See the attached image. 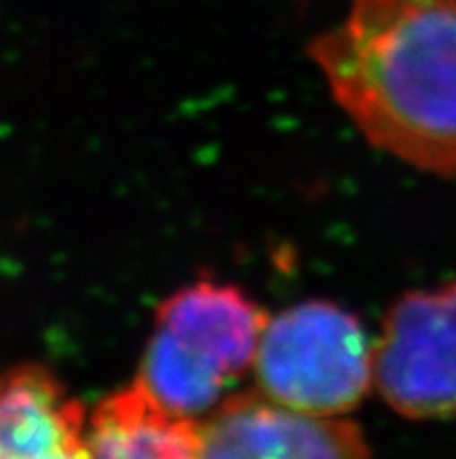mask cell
Masks as SVG:
<instances>
[{
  "instance_id": "obj_1",
  "label": "cell",
  "mask_w": 456,
  "mask_h": 459,
  "mask_svg": "<svg viewBox=\"0 0 456 459\" xmlns=\"http://www.w3.org/2000/svg\"><path fill=\"white\" fill-rule=\"evenodd\" d=\"M307 54L370 145L456 180V0H349Z\"/></svg>"
},
{
  "instance_id": "obj_2",
  "label": "cell",
  "mask_w": 456,
  "mask_h": 459,
  "mask_svg": "<svg viewBox=\"0 0 456 459\" xmlns=\"http://www.w3.org/2000/svg\"><path fill=\"white\" fill-rule=\"evenodd\" d=\"M268 315L233 285L201 280L161 301L138 378L166 411L202 420L254 368Z\"/></svg>"
},
{
  "instance_id": "obj_3",
  "label": "cell",
  "mask_w": 456,
  "mask_h": 459,
  "mask_svg": "<svg viewBox=\"0 0 456 459\" xmlns=\"http://www.w3.org/2000/svg\"><path fill=\"white\" fill-rule=\"evenodd\" d=\"M252 371L280 406L340 418L373 390V341L338 303H296L268 317Z\"/></svg>"
},
{
  "instance_id": "obj_4",
  "label": "cell",
  "mask_w": 456,
  "mask_h": 459,
  "mask_svg": "<svg viewBox=\"0 0 456 459\" xmlns=\"http://www.w3.org/2000/svg\"><path fill=\"white\" fill-rule=\"evenodd\" d=\"M373 387L403 418L456 415V280L389 308L373 343Z\"/></svg>"
},
{
  "instance_id": "obj_5",
  "label": "cell",
  "mask_w": 456,
  "mask_h": 459,
  "mask_svg": "<svg viewBox=\"0 0 456 459\" xmlns=\"http://www.w3.org/2000/svg\"><path fill=\"white\" fill-rule=\"evenodd\" d=\"M201 459H368L358 425L280 406L261 392L226 396L201 420Z\"/></svg>"
},
{
  "instance_id": "obj_6",
  "label": "cell",
  "mask_w": 456,
  "mask_h": 459,
  "mask_svg": "<svg viewBox=\"0 0 456 459\" xmlns=\"http://www.w3.org/2000/svg\"><path fill=\"white\" fill-rule=\"evenodd\" d=\"M87 418L47 368H0V459H87Z\"/></svg>"
},
{
  "instance_id": "obj_7",
  "label": "cell",
  "mask_w": 456,
  "mask_h": 459,
  "mask_svg": "<svg viewBox=\"0 0 456 459\" xmlns=\"http://www.w3.org/2000/svg\"><path fill=\"white\" fill-rule=\"evenodd\" d=\"M87 459H201V420L170 413L142 385H128L89 413Z\"/></svg>"
}]
</instances>
